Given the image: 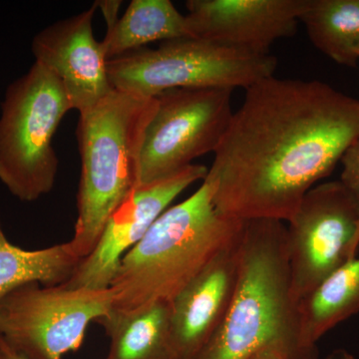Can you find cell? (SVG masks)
Masks as SVG:
<instances>
[{
	"label": "cell",
	"instance_id": "obj_1",
	"mask_svg": "<svg viewBox=\"0 0 359 359\" xmlns=\"http://www.w3.org/2000/svg\"><path fill=\"white\" fill-rule=\"evenodd\" d=\"M359 137V100L320 81L264 78L245 89L205 180L219 212L289 222Z\"/></svg>",
	"mask_w": 359,
	"mask_h": 359
},
{
	"label": "cell",
	"instance_id": "obj_2",
	"mask_svg": "<svg viewBox=\"0 0 359 359\" xmlns=\"http://www.w3.org/2000/svg\"><path fill=\"white\" fill-rule=\"evenodd\" d=\"M273 347L287 359H318L302 334L290 290L287 226L245 222L235 297L219 327L192 359H249Z\"/></svg>",
	"mask_w": 359,
	"mask_h": 359
},
{
	"label": "cell",
	"instance_id": "obj_3",
	"mask_svg": "<svg viewBox=\"0 0 359 359\" xmlns=\"http://www.w3.org/2000/svg\"><path fill=\"white\" fill-rule=\"evenodd\" d=\"M245 222L219 212L207 180L192 196L168 208L123 257L110 287L113 309L172 302L217 255L241 238Z\"/></svg>",
	"mask_w": 359,
	"mask_h": 359
},
{
	"label": "cell",
	"instance_id": "obj_4",
	"mask_svg": "<svg viewBox=\"0 0 359 359\" xmlns=\"http://www.w3.org/2000/svg\"><path fill=\"white\" fill-rule=\"evenodd\" d=\"M156 107L155 97L114 89L79 114L76 137L81 175L69 244L80 259L91 254L107 219L138 185L142 144Z\"/></svg>",
	"mask_w": 359,
	"mask_h": 359
},
{
	"label": "cell",
	"instance_id": "obj_5",
	"mask_svg": "<svg viewBox=\"0 0 359 359\" xmlns=\"http://www.w3.org/2000/svg\"><path fill=\"white\" fill-rule=\"evenodd\" d=\"M70 110L58 78L37 61L7 87L0 115V183L21 202H35L55 185L59 161L52 140Z\"/></svg>",
	"mask_w": 359,
	"mask_h": 359
},
{
	"label": "cell",
	"instance_id": "obj_6",
	"mask_svg": "<svg viewBox=\"0 0 359 359\" xmlns=\"http://www.w3.org/2000/svg\"><path fill=\"white\" fill-rule=\"evenodd\" d=\"M276 65L271 53L185 37L111 59L107 70L115 90L153 98L171 89L245 90L273 76Z\"/></svg>",
	"mask_w": 359,
	"mask_h": 359
},
{
	"label": "cell",
	"instance_id": "obj_7",
	"mask_svg": "<svg viewBox=\"0 0 359 359\" xmlns=\"http://www.w3.org/2000/svg\"><path fill=\"white\" fill-rule=\"evenodd\" d=\"M114 290L29 283L0 299V339L25 359H62L114 306Z\"/></svg>",
	"mask_w": 359,
	"mask_h": 359
},
{
	"label": "cell",
	"instance_id": "obj_8",
	"mask_svg": "<svg viewBox=\"0 0 359 359\" xmlns=\"http://www.w3.org/2000/svg\"><path fill=\"white\" fill-rule=\"evenodd\" d=\"M233 90L171 89L155 97L142 144L138 185L169 178L215 153L233 117Z\"/></svg>",
	"mask_w": 359,
	"mask_h": 359
},
{
	"label": "cell",
	"instance_id": "obj_9",
	"mask_svg": "<svg viewBox=\"0 0 359 359\" xmlns=\"http://www.w3.org/2000/svg\"><path fill=\"white\" fill-rule=\"evenodd\" d=\"M358 228L359 197L339 180L314 186L306 194L287 226L295 302L356 257Z\"/></svg>",
	"mask_w": 359,
	"mask_h": 359
},
{
	"label": "cell",
	"instance_id": "obj_10",
	"mask_svg": "<svg viewBox=\"0 0 359 359\" xmlns=\"http://www.w3.org/2000/svg\"><path fill=\"white\" fill-rule=\"evenodd\" d=\"M208 170L193 164L169 178L135 187L106 222L91 254L81 259L69 280L61 285L67 289L110 287L123 257L145 237L180 194L205 178Z\"/></svg>",
	"mask_w": 359,
	"mask_h": 359
},
{
	"label": "cell",
	"instance_id": "obj_11",
	"mask_svg": "<svg viewBox=\"0 0 359 359\" xmlns=\"http://www.w3.org/2000/svg\"><path fill=\"white\" fill-rule=\"evenodd\" d=\"M309 0H189L191 39L269 54L276 40L294 36Z\"/></svg>",
	"mask_w": 359,
	"mask_h": 359
},
{
	"label": "cell",
	"instance_id": "obj_12",
	"mask_svg": "<svg viewBox=\"0 0 359 359\" xmlns=\"http://www.w3.org/2000/svg\"><path fill=\"white\" fill-rule=\"evenodd\" d=\"M95 4L83 13L44 28L32 40L35 61L62 84L72 110L83 113L114 90L108 76V60L93 34Z\"/></svg>",
	"mask_w": 359,
	"mask_h": 359
},
{
	"label": "cell",
	"instance_id": "obj_13",
	"mask_svg": "<svg viewBox=\"0 0 359 359\" xmlns=\"http://www.w3.org/2000/svg\"><path fill=\"white\" fill-rule=\"evenodd\" d=\"M242 236L222 250L172 301L177 359H192L228 313L237 290Z\"/></svg>",
	"mask_w": 359,
	"mask_h": 359
},
{
	"label": "cell",
	"instance_id": "obj_14",
	"mask_svg": "<svg viewBox=\"0 0 359 359\" xmlns=\"http://www.w3.org/2000/svg\"><path fill=\"white\" fill-rule=\"evenodd\" d=\"M96 323L110 339L105 359H177L172 302H153L130 311L112 309Z\"/></svg>",
	"mask_w": 359,
	"mask_h": 359
},
{
	"label": "cell",
	"instance_id": "obj_15",
	"mask_svg": "<svg viewBox=\"0 0 359 359\" xmlns=\"http://www.w3.org/2000/svg\"><path fill=\"white\" fill-rule=\"evenodd\" d=\"M186 18L170 0H132L101 42L109 61L155 41L185 39Z\"/></svg>",
	"mask_w": 359,
	"mask_h": 359
},
{
	"label": "cell",
	"instance_id": "obj_16",
	"mask_svg": "<svg viewBox=\"0 0 359 359\" xmlns=\"http://www.w3.org/2000/svg\"><path fill=\"white\" fill-rule=\"evenodd\" d=\"M301 327L311 346L332 328L359 311V257L327 276L299 302Z\"/></svg>",
	"mask_w": 359,
	"mask_h": 359
},
{
	"label": "cell",
	"instance_id": "obj_17",
	"mask_svg": "<svg viewBox=\"0 0 359 359\" xmlns=\"http://www.w3.org/2000/svg\"><path fill=\"white\" fill-rule=\"evenodd\" d=\"M80 262L69 242L40 250L18 247L9 242L0 218V299L25 283L62 285Z\"/></svg>",
	"mask_w": 359,
	"mask_h": 359
},
{
	"label": "cell",
	"instance_id": "obj_18",
	"mask_svg": "<svg viewBox=\"0 0 359 359\" xmlns=\"http://www.w3.org/2000/svg\"><path fill=\"white\" fill-rule=\"evenodd\" d=\"M299 22L309 39L340 65L354 67L359 60V0H309Z\"/></svg>",
	"mask_w": 359,
	"mask_h": 359
},
{
	"label": "cell",
	"instance_id": "obj_19",
	"mask_svg": "<svg viewBox=\"0 0 359 359\" xmlns=\"http://www.w3.org/2000/svg\"><path fill=\"white\" fill-rule=\"evenodd\" d=\"M340 163L342 164V172L339 181L359 197V137L347 149ZM356 245L359 248V228Z\"/></svg>",
	"mask_w": 359,
	"mask_h": 359
},
{
	"label": "cell",
	"instance_id": "obj_20",
	"mask_svg": "<svg viewBox=\"0 0 359 359\" xmlns=\"http://www.w3.org/2000/svg\"><path fill=\"white\" fill-rule=\"evenodd\" d=\"M97 9L102 13L107 30L112 29L119 20V11L123 1L121 0H98L94 2Z\"/></svg>",
	"mask_w": 359,
	"mask_h": 359
},
{
	"label": "cell",
	"instance_id": "obj_21",
	"mask_svg": "<svg viewBox=\"0 0 359 359\" xmlns=\"http://www.w3.org/2000/svg\"><path fill=\"white\" fill-rule=\"evenodd\" d=\"M249 359H287L285 355L278 349L269 347V348L263 349L259 353L254 354L252 358Z\"/></svg>",
	"mask_w": 359,
	"mask_h": 359
},
{
	"label": "cell",
	"instance_id": "obj_22",
	"mask_svg": "<svg viewBox=\"0 0 359 359\" xmlns=\"http://www.w3.org/2000/svg\"><path fill=\"white\" fill-rule=\"evenodd\" d=\"M0 348L4 351V355L6 356L7 359H25L23 356L20 355V354L14 353L13 349L9 348L1 339H0Z\"/></svg>",
	"mask_w": 359,
	"mask_h": 359
},
{
	"label": "cell",
	"instance_id": "obj_23",
	"mask_svg": "<svg viewBox=\"0 0 359 359\" xmlns=\"http://www.w3.org/2000/svg\"><path fill=\"white\" fill-rule=\"evenodd\" d=\"M0 359H7L6 356L4 355V351H1V348H0Z\"/></svg>",
	"mask_w": 359,
	"mask_h": 359
}]
</instances>
